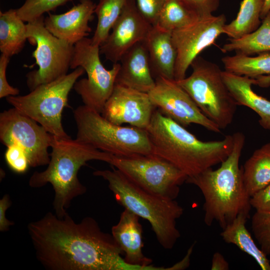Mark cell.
I'll list each match as a JSON object with an SVG mask.
<instances>
[{
	"label": "cell",
	"mask_w": 270,
	"mask_h": 270,
	"mask_svg": "<svg viewBox=\"0 0 270 270\" xmlns=\"http://www.w3.org/2000/svg\"><path fill=\"white\" fill-rule=\"evenodd\" d=\"M38 260L48 270H118L122 252L112 234L88 216L76 222L51 212L28 226Z\"/></svg>",
	"instance_id": "cell-1"
},
{
	"label": "cell",
	"mask_w": 270,
	"mask_h": 270,
	"mask_svg": "<svg viewBox=\"0 0 270 270\" xmlns=\"http://www.w3.org/2000/svg\"><path fill=\"white\" fill-rule=\"evenodd\" d=\"M146 130L154 154L174 165L188 178L220 164L234 145L233 134L220 140L202 141L158 109L154 110Z\"/></svg>",
	"instance_id": "cell-2"
},
{
	"label": "cell",
	"mask_w": 270,
	"mask_h": 270,
	"mask_svg": "<svg viewBox=\"0 0 270 270\" xmlns=\"http://www.w3.org/2000/svg\"><path fill=\"white\" fill-rule=\"evenodd\" d=\"M232 151L216 170L208 168L191 177L186 183L196 186L203 194L204 222L211 226L216 221L222 229L238 215H250V196L244 185L239 162L245 144L241 132L234 134Z\"/></svg>",
	"instance_id": "cell-3"
},
{
	"label": "cell",
	"mask_w": 270,
	"mask_h": 270,
	"mask_svg": "<svg viewBox=\"0 0 270 270\" xmlns=\"http://www.w3.org/2000/svg\"><path fill=\"white\" fill-rule=\"evenodd\" d=\"M50 161L42 172H35L28 180L32 188L52 184L54 192L52 202L54 214L63 218L72 201L82 195L86 187L79 180L78 172L86 162L98 160L110 164L114 155L101 151L71 138H62L54 136L51 146Z\"/></svg>",
	"instance_id": "cell-4"
},
{
	"label": "cell",
	"mask_w": 270,
	"mask_h": 270,
	"mask_svg": "<svg viewBox=\"0 0 270 270\" xmlns=\"http://www.w3.org/2000/svg\"><path fill=\"white\" fill-rule=\"evenodd\" d=\"M93 174L107 181L119 204L150 222L164 248H173L180 236L176 221L184 212L175 200L145 190L113 166L112 170H98Z\"/></svg>",
	"instance_id": "cell-5"
},
{
	"label": "cell",
	"mask_w": 270,
	"mask_h": 270,
	"mask_svg": "<svg viewBox=\"0 0 270 270\" xmlns=\"http://www.w3.org/2000/svg\"><path fill=\"white\" fill-rule=\"evenodd\" d=\"M76 139L115 156L154 154L146 130L116 124L82 105L74 110Z\"/></svg>",
	"instance_id": "cell-6"
},
{
	"label": "cell",
	"mask_w": 270,
	"mask_h": 270,
	"mask_svg": "<svg viewBox=\"0 0 270 270\" xmlns=\"http://www.w3.org/2000/svg\"><path fill=\"white\" fill-rule=\"evenodd\" d=\"M192 71L176 81L202 112L222 129L232 122L237 104L225 84L219 66L201 56L192 62Z\"/></svg>",
	"instance_id": "cell-7"
},
{
	"label": "cell",
	"mask_w": 270,
	"mask_h": 270,
	"mask_svg": "<svg viewBox=\"0 0 270 270\" xmlns=\"http://www.w3.org/2000/svg\"><path fill=\"white\" fill-rule=\"evenodd\" d=\"M84 72L82 68L78 67L54 81L38 86L27 94L6 97V101L50 134L58 138H70L62 124V113L68 106L70 92Z\"/></svg>",
	"instance_id": "cell-8"
},
{
	"label": "cell",
	"mask_w": 270,
	"mask_h": 270,
	"mask_svg": "<svg viewBox=\"0 0 270 270\" xmlns=\"http://www.w3.org/2000/svg\"><path fill=\"white\" fill-rule=\"evenodd\" d=\"M100 46L92 43L91 38H84L74 44L70 68H82L86 78L77 80L73 88L80 96L84 105L101 114L116 84L120 68L118 62L106 69L102 63Z\"/></svg>",
	"instance_id": "cell-9"
},
{
	"label": "cell",
	"mask_w": 270,
	"mask_h": 270,
	"mask_svg": "<svg viewBox=\"0 0 270 270\" xmlns=\"http://www.w3.org/2000/svg\"><path fill=\"white\" fill-rule=\"evenodd\" d=\"M44 19L42 16L26 24L27 40L36 45L32 56L38 66L26 76L30 91L68 74L74 54V45L52 34L46 28Z\"/></svg>",
	"instance_id": "cell-10"
},
{
	"label": "cell",
	"mask_w": 270,
	"mask_h": 270,
	"mask_svg": "<svg viewBox=\"0 0 270 270\" xmlns=\"http://www.w3.org/2000/svg\"><path fill=\"white\" fill-rule=\"evenodd\" d=\"M110 164L145 190L172 200L188 178L174 165L154 154L114 156Z\"/></svg>",
	"instance_id": "cell-11"
},
{
	"label": "cell",
	"mask_w": 270,
	"mask_h": 270,
	"mask_svg": "<svg viewBox=\"0 0 270 270\" xmlns=\"http://www.w3.org/2000/svg\"><path fill=\"white\" fill-rule=\"evenodd\" d=\"M54 136L36 121L14 108L0 114V140L8 146L17 144L26 152L30 166L48 165L50 161L48 149Z\"/></svg>",
	"instance_id": "cell-12"
},
{
	"label": "cell",
	"mask_w": 270,
	"mask_h": 270,
	"mask_svg": "<svg viewBox=\"0 0 270 270\" xmlns=\"http://www.w3.org/2000/svg\"><path fill=\"white\" fill-rule=\"evenodd\" d=\"M226 22L224 14L202 16L188 26L172 32L177 50L174 80L186 78V72L194 58L224 34Z\"/></svg>",
	"instance_id": "cell-13"
},
{
	"label": "cell",
	"mask_w": 270,
	"mask_h": 270,
	"mask_svg": "<svg viewBox=\"0 0 270 270\" xmlns=\"http://www.w3.org/2000/svg\"><path fill=\"white\" fill-rule=\"evenodd\" d=\"M155 81L148 94L154 106L164 114L184 127L194 124L211 132H220L218 126L202 112L176 80L158 77Z\"/></svg>",
	"instance_id": "cell-14"
},
{
	"label": "cell",
	"mask_w": 270,
	"mask_h": 270,
	"mask_svg": "<svg viewBox=\"0 0 270 270\" xmlns=\"http://www.w3.org/2000/svg\"><path fill=\"white\" fill-rule=\"evenodd\" d=\"M155 108L148 93L116 84L101 114L116 124L146 130Z\"/></svg>",
	"instance_id": "cell-15"
},
{
	"label": "cell",
	"mask_w": 270,
	"mask_h": 270,
	"mask_svg": "<svg viewBox=\"0 0 270 270\" xmlns=\"http://www.w3.org/2000/svg\"><path fill=\"white\" fill-rule=\"evenodd\" d=\"M152 26L141 14L135 0H127L109 35L100 46V53L113 64L138 42L144 40Z\"/></svg>",
	"instance_id": "cell-16"
},
{
	"label": "cell",
	"mask_w": 270,
	"mask_h": 270,
	"mask_svg": "<svg viewBox=\"0 0 270 270\" xmlns=\"http://www.w3.org/2000/svg\"><path fill=\"white\" fill-rule=\"evenodd\" d=\"M140 217L125 209L112 228V234L124 254L126 270H150L152 260L143 253L142 228Z\"/></svg>",
	"instance_id": "cell-17"
},
{
	"label": "cell",
	"mask_w": 270,
	"mask_h": 270,
	"mask_svg": "<svg viewBox=\"0 0 270 270\" xmlns=\"http://www.w3.org/2000/svg\"><path fill=\"white\" fill-rule=\"evenodd\" d=\"M96 6L92 0H80L64 13L48 12L44 19V26L56 37L74 45L91 32L88 22L93 18Z\"/></svg>",
	"instance_id": "cell-18"
},
{
	"label": "cell",
	"mask_w": 270,
	"mask_h": 270,
	"mask_svg": "<svg viewBox=\"0 0 270 270\" xmlns=\"http://www.w3.org/2000/svg\"><path fill=\"white\" fill-rule=\"evenodd\" d=\"M119 63L120 68L116 84L146 93L154 86L156 81L151 71L144 40L138 42L127 50Z\"/></svg>",
	"instance_id": "cell-19"
},
{
	"label": "cell",
	"mask_w": 270,
	"mask_h": 270,
	"mask_svg": "<svg viewBox=\"0 0 270 270\" xmlns=\"http://www.w3.org/2000/svg\"><path fill=\"white\" fill-rule=\"evenodd\" d=\"M144 40L154 79L163 77L174 80L177 50L173 42L172 32L152 26Z\"/></svg>",
	"instance_id": "cell-20"
},
{
	"label": "cell",
	"mask_w": 270,
	"mask_h": 270,
	"mask_svg": "<svg viewBox=\"0 0 270 270\" xmlns=\"http://www.w3.org/2000/svg\"><path fill=\"white\" fill-rule=\"evenodd\" d=\"M222 76L237 105L246 106L256 112L260 126L270 131V100L252 90V85L256 84V80L226 70L222 71Z\"/></svg>",
	"instance_id": "cell-21"
},
{
	"label": "cell",
	"mask_w": 270,
	"mask_h": 270,
	"mask_svg": "<svg viewBox=\"0 0 270 270\" xmlns=\"http://www.w3.org/2000/svg\"><path fill=\"white\" fill-rule=\"evenodd\" d=\"M249 216L246 214H240L222 229L220 236L226 242L234 244L253 258L262 270H270V262L267 256L256 246L246 228Z\"/></svg>",
	"instance_id": "cell-22"
},
{
	"label": "cell",
	"mask_w": 270,
	"mask_h": 270,
	"mask_svg": "<svg viewBox=\"0 0 270 270\" xmlns=\"http://www.w3.org/2000/svg\"><path fill=\"white\" fill-rule=\"evenodd\" d=\"M242 168L244 185L250 197L270 184V142L255 150Z\"/></svg>",
	"instance_id": "cell-23"
},
{
	"label": "cell",
	"mask_w": 270,
	"mask_h": 270,
	"mask_svg": "<svg viewBox=\"0 0 270 270\" xmlns=\"http://www.w3.org/2000/svg\"><path fill=\"white\" fill-rule=\"evenodd\" d=\"M18 16L16 9L0 12V50L9 57L18 54L26 40V25Z\"/></svg>",
	"instance_id": "cell-24"
},
{
	"label": "cell",
	"mask_w": 270,
	"mask_h": 270,
	"mask_svg": "<svg viewBox=\"0 0 270 270\" xmlns=\"http://www.w3.org/2000/svg\"><path fill=\"white\" fill-rule=\"evenodd\" d=\"M260 25L252 32L238 38H228L222 50L250 56L270 52V12L262 19Z\"/></svg>",
	"instance_id": "cell-25"
},
{
	"label": "cell",
	"mask_w": 270,
	"mask_h": 270,
	"mask_svg": "<svg viewBox=\"0 0 270 270\" xmlns=\"http://www.w3.org/2000/svg\"><path fill=\"white\" fill-rule=\"evenodd\" d=\"M263 0H242L236 17L224 28L230 38H238L255 30L261 24Z\"/></svg>",
	"instance_id": "cell-26"
},
{
	"label": "cell",
	"mask_w": 270,
	"mask_h": 270,
	"mask_svg": "<svg viewBox=\"0 0 270 270\" xmlns=\"http://www.w3.org/2000/svg\"><path fill=\"white\" fill-rule=\"evenodd\" d=\"M224 70L238 76L256 78L270 75V53L264 52L255 56L236 54L222 58Z\"/></svg>",
	"instance_id": "cell-27"
},
{
	"label": "cell",
	"mask_w": 270,
	"mask_h": 270,
	"mask_svg": "<svg viewBox=\"0 0 270 270\" xmlns=\"http://www.w3.org/2000/svg\"><path fill=\"white\" fill-rule=\"evenodd\" d=\"M200 16L180 0H166L154 26L172 32L191 24Z\"/></svg>",
	"instance_id": "cell-28"
},
{
	"label": "cell",
	"mask_w": 270,
	"mask_h": 270,
	"mask_svg": "<svg viewBox=\"0 0 270 270\" xmlns=\"http://www.w3.org/2000/svg\"><path fill=\"white\" fill-rule=\"evenodd\" d=\"M127 0H98L94 14L97 16L96 27L92 40L94 46H100L108 38L126 4Z\"/></svg>",
	"instance_id": "cell-29"
},
{
	"label": "cell",
	"mask_w": 270,
	"mask_h": 270,
	"mask_svg": "<svg viewBox=\"0 0 270 270\" xmlns=\"http://www.w3.org/2000/svg\"><path fill=\"white\" fill-rule=\"evenodd\" d=\"M72 0H26L22 6L16 9V12L20 18L24 22H28Z\"/></svg>",
	"instance_id": "cell-30"
},
{
	"label": "cell",
	"mask_w": 270,
	"mask_h": 270,
	"mask_svg": "<svg viewBox=\"0 0 270 270\" xmlns=\"http://www.w3.org/2000/svg\"><path fill=\"white\" fill-rule=\"evenodd\" d=\"M251 226L262 251L270 255V212H256L252 216Z\"/></svg>",
	"instance_id": "cell-31"
},
{
	"label": "cell",
	"mask_w": 270,
	"mask_h": 270,
	"mask_svg": "<svg viewBox=\"0 0 270 270\" xmlns=\"http://www.w3.org/2000/svg\"><path fill=\"white\" fill-rule=\"evenodd\" d=\"M6 148L4 158L9 168L14 172L18 174L26 172L30 166L24 150L15 144L8 146Z\"/></svg>",
	"instance_id": "cell-32"
},
{
	"label": "cell",
	"mask_w": 270,
	"mask_h": 270,
	"mask_svg": "<svg viewBox=\"0 0 270 270\" xmlns=\"http://www.w3.org/2000/svg\"><path fill=\"white\" fill-rule=\"evenodd\" d=\"M166 0H135L144 18L152 26L156 24L159 14Z\"/></svg>",
	"instance_id": "cell-33"
},
{
	"label": "cell",
	"mask_w": 270,
	"mask_h": 270,
	"mask_svg": "<svg viewBox=\"0 0 270 270\" xmlns=\"http://www.w3.org/2000/svg\"><path fill=\"white\" fill-rule=\"evenodd\" d=\"M10 57L2 54L0 56V98L18 95V88L11 86L6 78V72Z\"/></svg>",
	"instance_id": "cell-34"
},
{
	"label": "cell",
	"mask_w": 270,
	"mask_h": 270,
	"mask_svg": "<svg viewBox=\"0 0 270 270\" xmlns=\"http://www.w3.org/2000/svg\"><path fill=\"white\" fill-rule=\"evenodd\" d=\"M200 16L212 14L218 8L220 0H180Z\"/></svg>",
	"instance_id": "cell-35"
},
{
	"label": "cell",
	"mask_w": 270,
	"mask_h": 270,
	"mask_svg": "<svg viewBox=\"0 0 270 270\" xmlns=\"http://www.w3.org/2000/svg\"><path fill=\"white\" fill-rule=\"evenodd\" d=\"M250 203L256 212H270V184L252 196Z\"/></svg>",
	"instance_id": "cell-36"
},
{
	"label": "cell",
	"mask_w": 270,
	"mask_h": 270,
	"mask_svg": "<svg viewBox=\"0 0 270 270\" xmlns=\"http://www.w3.org/2000/svg\"><path fill=\"white\" fill-rule=\"evenodd\" d=\"M12 204L9 195L4 194L0 200V231L4 232L8 231L14 223L8 220L6 217L7 210Z\"/></svg>",
	"instance_id": "cell-37"
},
{
	"label": "cell",
	"mask_w": 270,
	"mask_h": 270,
	"mask_svg": "<svg viewBox=\"0 0 270 270\" xmlns=\"http://www.w3.org/2000/svg\"><path fill=\"white\" fill-rule=\"evenodd\" d=\"M212 270H228L229 264L224 256L219 252H216L212 260Z\"/></svg>",
	"instance_id": "cell-38"
},
{
	"label": "cell",
	"mask_w": 270,
	"mask_h": 270,
	"mask_svg": "<svg viewBox=\"0 0 270 270\" xmlns=\"http://www.w3.org/2000/svg\"><path fill=\"white\" fill-rule=\"evenodd\" d=\"M256 84L261 86H267L270 84V75L262 76L256 78Z\"/></svg>",
	"instance_id": "cell-39"
},
{
	"label": "cell",
	"mask_w": 270,
	"mask_h": 270,
	"mask_svg": "<svg viewBox=\"0 0 270 270\" xmlns=\"http://www.w3.org/2000/svg\"><path fill=\"white\" fill-rule=\"evenodd\" d=\"M264 4L261 13V18L262 19L270 12V0H263Z\"/></svg>",
	"instance_id": "cell-40"
}]
</instances>
